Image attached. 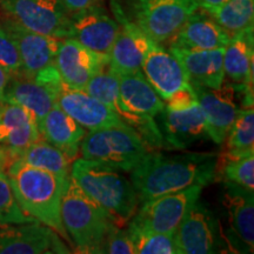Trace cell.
<instances>
[{
  "label": "cell",
  "mask_w": 254,
  "mask_h": 254,
  "mask_svg": "<svg viewBox=\"0 0 254 254\" xmlns=\"http://www.w3.org/2000/svg\"><path fill=\"white\" fill-rule=\"evenodd\" d=\"M131 20L158 44L172 40L180 27L199 9L198 0H131Z\"/></svg>",
  "instance_id": "52a82bcc"
},
{
  "label": "cell",
  "mask_w": 254,
  "mask_h": 254,
  "mask_svg": "<svg viewBox=\"0 0 254 254\" xmlns=\"http://www.w3.org/2000/svg\"><path fill=\"white\" fill-rule=\"evenodd\" d=\"M222 165L218 164L226 182L233 183L249 192L254 190V153L232 159H220Z\"/></svg>",
  "instance_id": "1f68e13d"
},
{
  "label": "cell",
  "mask_w": 254,
  "mask_h": 254,
  "mask_svg": "<svg viewBox=\"0 0 254 254\" xmlns=\"http://www.w3.org/2000/svg\"><path fill=\"white\" fill-rule=\"evenodd\" d=\"M206 12L232 36L253 26L254 0H227Z\"/></svg>",
  "instance_id": "f546056e"
},
{
  "label": "cell",
  "mask_w": 254,
  "mask_h": 254,
  "mask_svg": "<svg viewBox=\"0 0 254 254\" xmlns=\"http://www.w3.org/2000/svg\"><path fill=\"white\" fill-rule=\"evenodd\" d=\"M84 90L113 110L124 124L134 128L150 150L166 148L164 136L155 119L133 113L123 103L119 93V77L109 66L95 74Z\"/></svg>",
  "instance_id": "30bf717a"
},
{
  "label": "cell",
  "mask_w": 254,
  "mask_h": 254,
  "mask_svg": "<svg viewBox=\"0 0 254 254\" xmlns=\"http://www.w3.org/2000/svg\"><path fill=\"white\" fill-rule=\"evenodd\" d=\"M173 238L179 254H209L222 251L218 219L199 199L187 211Z\"/></svg>",
  "instance_id": "7c38bea8"
},
{
  "label": "cell",
  "mask_w": 254,
  "mask_h": 254,
  "mask_svg": "<svg viewBox=\"0 0 254 254\" xmlns=\"http://www.w3.org/2000/svg\"><path fill=\"white\" fill-rule=\"evenodd\" d=\"M71 37L95 52L109 55L118 36L120 25L103 5L92 6L69 14Z\"/></svg>",
  "instance_id": "d6986e66"
},
{
  "label": "cell",
  "mask_w": 254,
  "mask_h": 254,
  "mask_svg": "<svg viewBox=\"0 0 254 254\" xmlns=\"http://www.w3.org/2000/svg\"><path fill=\"white\" fill-rule=\"evenodd\" d=\"M101 253L134 254V246L126 227L116 226L110 232L101 249Z\"/></svg>",
  "instance_id": "e575fe53"
},
{
  "label": "cell",
  "mask_w": 254,
  "mask_h": 254,
  "mask_svg": "<svg viewBox=\"0 0 254 254\" xmlns=\"http://www.w3.org/2000/svg\"><path fill=\"white\" fill-rule=\"evenodd\" d=\"M6 17L28 30L57 39L71 37V18L58 0H0Z\"/></svg>",
  "instance_id": "9c48e42d"
},
{
  "label": "cell",
  "mask_w": 254,
  "mask_h": 254,
  "mask_svg": "<svg viewBox=\"0 0 254 254\" xmlns=\"http://www.w3.org/2000/svg\"><path fill=\"white\" fill-rule=\"evenodd\" d=\"M254 31L253 26L232 34L224 50L225 78L238 85L253 86Z\"/></svg>",
  "instance_id": "d4e9b609"
},
{
  "label": "cell",
  "mask_w": 254,
  "mask_h": 254,
  "mask_svg": "<svg viewBox=\"0 0 254 254\" xmlns=\"http://www.w3.org/2000/svg\"><path fill=\"white\" fill-rule=\"evenodd\" d=\"M71 178L104 209L110 220L125 228L139 207V199L131 180L112 167L77 158L71 166Z\"/></svg>",
  "instance_id": "3957f363"
},
{
  "label": "cell",
  "mask_w": 254,
  "mask_h": 254,
  "mask_svg": "<svg viewBox=\"0 0 254 254\" xmlns=\"http://www.w3.org/2000/svg\"><path fill=\"white\" fill-rule=\"evenodd\" d=\"M57 104L86 131H95L103 127L124 124L113 110L93 95L81 88L68 86L65 82Z\"/></svg>",
  "instance_id": "ffe728a7"
},
{
  "label": "cell",
  "mask_w": 254,
  "mask_h": 254,
  "mask_svg": "<svg viewBox=\"0 0 254 254\" xmlns=\"http://www.w3.org/2000/svg\"><path fill=\"white\" fill-rule=\"evenodd\" d=\"M9 163H11V157H9L8 152L5 148L0 147V172L6 171V167Z\"/></svg>",
  "instance_id": "f35d334b"
},
{
  "label": "cell",
  "mask_w": 254,
  "mask_h": 254,
  "mask_svg": "<svg viewBox=\"0 0 254 254\" xmlns=\"http://www.w3.org/2000/svg\"><path fill=\"white\" fill-rule=\"evenodd\" d=\"M166 103L155 117L166 148L185 150L198 142L211 140L207 120L192 88L174 95Z\"/></svg>",
  "instance_id": "8992f818"
},
{
  "label": "cell",
  "mask_w": 254,
  "mask_h": 254,
  "mask_svg": "<svg viewBox=\"0 0 254 254\" xmlns=\"http://www.w3.org/2000/svg\"><path fill=\"white\" fill-rule=\"evenodd\" d=\"M134 253L138 254H179L173 234L152 232L128 222L126 226Z\"/></svg>",
  "instance_id": "4dcf8cb0"
},
{
  "label": "cell",
  "mask_w": 254,
  "mask_h": 254,
  "mask_svg": "<svg viewBox=\"0 0 254 254\" xmlns=\"http://www.w3.org/2000/svg\"><path fill=\"white\" fill-rule=\"evenodd\" d=\"M171 53L182 63L190 81L201 86L217 88L224 82V49L190 50L170 45Z\"/></svg>",
  "instance_id": "603a6c76"
},
{
  "label": "cell",
  "mask_w": 254,
  "mask_h": 254,
  "mask_svg": "<svg viewBox=\"0 0 254 254\" xmlns=\"http://www.w3.org/2000/svg\"><path fill=\"white\" fill-rule=\"evenodd\" d=\"M119 77V93L123 103L133 113L153 118L161 113L165 104L141 71L123 73Z\"/></svg>",
  "instance_id": "484cf974"
},
{
  "label": "cell",
  "mask_w": 254,
  "mask_h": 254,
  "mask_svg": "<svg viewBox=\"0 0 254 254\" xmlns=\"http://www.w3.org/2000/svg\"><path fill=\"white\" fill-rule=\"evenodd\" d=\"M15 159L65 179L71 177L72 159L60 148L41 138L28 146Z\"/></svg>",
  "instance_id": "83f0119b"
},
{
  "label": "cell",
  "mask_w": 254,
  "mask_h": 254,
  "mask_svg": "<svg viewBox=\"0 0 254 254\" xmlns=\"http://www.w3.org/2000/svg\"><path fill=\"white\" fill-rule=\"evenodd\" d=\"M150 151L134 128L118 124L88 131L80 145L81 158L94 160L119 172H131Z\"/></svg>",
  "instance_id": "5b68a950"
},
{
  "label": "cell",
  "mask_w": 254,
  "mask_h": 254,
  "mask_svg": "<svg viewBox=\"0 0 254 254\" xmlns=\"http://www.w3.org/2000/svg\"><path fill=\"white\" fill-rule=\"evenodd\" d=\"M0 24L17 46L24 74L33 77L53 65L62 39L28 30L6 15L0 18Z\"/></svg>",
  "instance_id": "ac0fdd59"
},
{
  "label": "cell",
  "mask_w": 254,
  "mask_h": 254,
  "mask_svg": "<svg viewBox=\"0 0 254 254\" xmlns=\"http://www.w3.org/2000/svg\"><path fill=\"white\" fill-rule=\"evenodd\" d=\"M0 66L8 73V75L23 73L17 46L1 24H0Z\"/></svg>",
  "instance_id": "836d02e7"
},
{
  "label": "cell",
  "mask_w": 254,
  "mask_h": 254,
  "mask_svg": "<svg viewBox=\"0 0 254 254\" xmlns=\"http://www.w3.org/2000/svg\"><path fill=\"white\" fill-rule=\"evenodd\" d=\"M112 8L120 30L109 57V67L117 74L141 71V65L151 39L128 17L118 1L112 0Z\"/></svg>",
  "instance_id": "e0dca14e"
},
{
  "label": "cell",
  "mask_w": 254,
  "mask_h": 254,
  "mask_svg": "<svg viewBox=\"0 0 254 254\" xmlns=\"http://www.w3.org/2000/svg\"><path fill=\"white\" fill-rule=\"evenodd\" d=\"M141 72L164 101L171 100L174 95L192 88L189 74L182 63L170 50L165 49L163 44L152 39L142 62Z\"/></svg>",
  "instance_id": "5bb4252c"
},
{
  "label": "cell",
  "mask_w": 254,
  "mask_h": 254,
  "mask_svg": "<svg viewBox=\"0 0 254 254\" xmlns=\"http://www.w3.org/2000/svg\"><path fill=\"white\" fill-rule=\"evenodd\" d=\"M227 0H198L199 7L205 9V11H208V9L217 7V6L224 4Z\"/></svg>",
  "instance_id": "74e56055"
},
{
  "label": "cell",
  "mask_w": 254,
  "mask_h": 254,
  "mask_svg": "<svg viewBox=\"0 0 254 254\" xmlns=\"http://www.w3.org/2000/svg\"><path fill=\"white\" fill-rule=\"evenodd\" d=\"M201 190L202 186L193 185L142 201L129 222L144 230L174 234L190 206L200 198Z\"/></svg>",
  "instance_id": "8fae6325"
},
{
  "label": "cell",
  "mask_w": 254,
  "mask_h": 254,
  "mask_svg": "<svg viewBox=\"0 0 254 254\" xmlns=\"http://www.w3.org/2000/svg\"><path fill=\"white\" fill-rule=\"evenodd\" d=\"M214 152H182L167 154L150 150L131 171L139 202L155 196L179 192L193 185L206 186L218 176Z\"/></svg>",
  "instance_id": "6da1fadb"
},
{
  "label": "cell",
  "mask_w": 254,
  "mask_h": 254,
  "mask_svg": "<svg viewBox=\"0 0 254 254\" xmlns=\"http://www.w3.org/2000/svg\"><path fill=\"white\" fill-rule=\"evenodd\" d=\"M53 64L66 85L84 90L95 74L109 66L110 57L88 49L74 38H64Z\"/></svg>",
  "instance_id": "4fadbf2b"
},
{
  "label": "cell",
  "mask_w": 254,
  "mask_h": 254,
  "mask_svg": "<svg viewBox=\"0 0 254 254\" xmlns=\"http://www.w3.org/2000/svg\"><path fill=\"white\" fill-rule=\"evenodd\" d=\"M58 1L69 14H73L75 12L92 7V6L103 5L104 0H58Z\"/></svg>",
  "instance_id": "d590c367"
},
{
  "label": "cell",
  "mask_w": 254,
  "mask_h": 254,
  "mask_svg": "<svg viewBox=\"0 0 254 254\" xmlns=\"http://www.w3.org/2000/svg\"><path fill=\"white\" fill-rule=\"evenodd\" d=\"M62 221L69 240L80 253H101L107 236L117 226L71 177L62 199Z\"/></svg>",
  "instance_id": "277c9868"
},
{
  "label": "cell",
  "mask_w": 254,
  "mask_h": 254,
  "mask_svg": "<svg viewBox=\"0 0 254 254\" xmlns=\"http://www.w3.org/2000/svg\"><path fill=\"white\" fill-rule=\"evenodd\" d=\"M38 127L44 140L65 152L72 160L78 158L81 141L87 131L58 104L53 105Z\"/></svg>",
  "instance_id": "cb8c5ba5"
},
{
  "label": "cell",
  "mask_w": 254,
  "mask_h": 254,
  "mask_svg": "<svg viewBox=\"0 0 254 254\" xmlns=\"http://www.w3.org/2000/svg\"><path fill=\"white\" fill-rule=\"evenodd\" d=\"M224 205L226 206L232 230L238 239L253 252L254 246V204L253 193L236 184L226 182Z\"/></svg>",
  "instance_id": "4316f807"
},
{
  "label": "cell",
  "mask_w": 254,
  "mask_h": 254,
  "mask_svg": "<svg viewBox=\"0 0 254 254\" xmlns=\"http://www.w3.org/2000/svg\"><path fill=\"white\" fill-rule=\"evenodd\" d=\"M41 138L34 117L24 107L0 103V147L13 160L24 150Z\"/></svg>",
  "instance_id": "44dd1931"
},
{
  "label": "cell",
  "mask_w": 254,
  "mask_h": 254,
  "mask_svg": "<svg viewBox=\"0 0 254 254\" xmlns=\"http://www.w3.org/2000/svg\"><path fill=\"white\" fill-rule=\"evenodd\" d=\"M225 152L220 159H232L254 153L253 106L240 107L225 139Z\"/></svg>",
  "instance_id": "f1b7e54d"
},
{
  "label": "cell",
  "mask_w": 254,
  "mask_h": 254,
  "mask_svg": "<svg viewBox=\"0 0 254 254\" xmlns=\"http://www.w3.org/2000/svg\"><path fill=\"white\" fill-rule=\"evenodd\" d=\"M8 78H9L8 73L6 72L1 66H0V103H4L5 88L7 86Z\"/></svg>",
  "instance_id": "8d00e7d4"
},
{
  "label": "cell",
  "mask_w": 254,
  "mask_h": 254,
  "mask_svg": "<svg viewBox=\"0 0 254 254\" xmlns=\"http://www.w3.org/2000/svg\"><path fill=\"white\" fill-rule=\"evenodd\" d=\"M69 252L62 237L39 221L0 226V254Z\"/></svg>",
  "instance_id": "2e32d148"
},
{
  "label": "cell",
  "mask_w": 254,
  "mask_h": 254,
  "mask_svg": "<svg viewBox=\"0 0 254 254\" xmlns=\"http://www.w3.org/2000/svg\"><path fill=\"white\" fill-rule=\"evenodd\" d=\"M231 34L224 30L205 9L190 15L171 40V45L190 50H217L226 47Z\"/></svg>",
  "instance_id": "7402d4cb"
},
{
  "label": "cell",
  "mask_w": 254,
  "mask_h": 254,
  "mask_svg": "<svg viewBox=\"0 0 254 254\" xmlns=\"http://www.w3.org/2000/svg\"><path fill=\"white\" fill-rule=\"evenodd\" d=\"M36 221L24 213L15 199L6 171L0 172V226Z\"/></svg>",
  "instance_id": "d6a6232c"
},
{
  "label": "cell",
  "mask_w": 254,
  "mask_h": 254,
  "mask_svg": "<svg viewBox=\"0 0 254 254\" xmlns=\"http://www.w3.org/2000/svg\"><path fill=\"white\" fill-rule=\"evenodd\" d=\"M14 196L24 213L71 241L62 221V199L67 179L13 159L6 167Z\"/></svg>",
  "instance_id": "7a4b0ae2"
},
{
  "label": "cell",
  "mask_w": 254,
  "mask_h": 254,
  "mask_svg": "<svg viewBox=\"0 0 254 254\" xmlns=\"http://www.w3.org/2000/svg\"><path fill=\"white\" fill-rule=\"evenodd\" d=\"M190 86L204 111L211 140L218 145L224 144L240 109L237 103L236 86L227 79L217 88L205 87L193 82H190Z\"/></svg>",
  "instance_id": "9a60e30c"
},
{
  "label": "cell",
  "mask_w": 254,
  "mask_h": 254,
  "mask_svg": "<svg viewBox=\"0 0 254 254\" xmlns=\"http://www.w3.org/2000/svg\"><path fill=\"white\" fill-rule=\"evenodd\" d=\"M64 86L55 64L38 72L36 75L19 73L9 75L5 88L4 101L12 103L27 110L39 125L47 112L57 103Z\"/></svg>",
  "instance_id": "ba28073f"
}]
</instances>
